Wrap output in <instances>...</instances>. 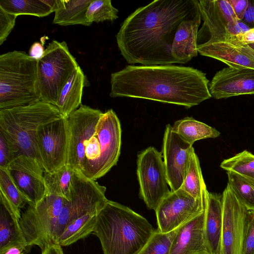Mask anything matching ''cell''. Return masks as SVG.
Wrapping results in <instances>:
<instances>
[{"label": "cell", "mask_w": 254, "mask_h": 254, "mask_svg": "<svg viewBox=\"0 0 254 254\" xmlns=\"http://www.w3.org/2000/svg\"><path fill=\"white\" fill-rule=\"evenodd\" d=\"M14 245L28 247L19 220L9 209L0 202V251Z\"/></svg>", "instance_id": "cell-26"}, {"label": "cell", "mask_w": 254, "mask_h": 254, "mask_svg": "<svg viewBox=\"0 0 254 254\" xmlns=\"http://www.w3.org/2000/svg\"><path fill=\"white\" fill-rule=\"evenodd\" d=\"M155 230L142 215L108 200L97 215L92 233L99 239L104 254H138Z\"/></svg>", "instance_id": "cell-3"}, {"label": "cell", "mask_w": 254, "mask_h": 254, "mask_svg": "<svg viewBox=\"0 0 254 254\" xmlns=\"http://www.w3.org/2000/svg\"></svg>", "instance_id": "cell-46"}, {"label": "cell", "mask_w": 254, "mask_h": 254, "mask_svg": "<svg viewBox=\"0 0 254 254\" xmlns=\"http://www.w3.org/2000/svg\"><path fill=\"white\" fill-rule=\"evenodd\" d=\"M162 158L161 153L152 146L137 154V176L139 195L148 208L154 211L171 191L168 187Z\"/></svg>", "instance_id": "cell-9"}, {"label": "cell", "mask_w": 254, "mask_h": 254, "mask_svg": "<svg viewBox=\"0 0 254 254\" xmlns=\"http://www.w3.org/2000/svg\"><path fill=\"white\" fill-rule=\"evenodd\" d=\"M198 6L203 23L198 31L197 46L224 41L227 27L238 20L229 0H198Z\"/></svg>", "instance_id": "cell-16"}, {"label": "cell", "mask_w": 254, "mask_h": 254, "mask_svg": "<svg viewBox=\"0 0 254 254\" xmlns=\"http://www.w3.org/2000/svg\"><path fill=\"white\" fill-rule=\"evenodd\" d=\"M216 99L254 94V69L228 67L217 71L208 85Z\"/></svg>", "instance_id": "cell-18"}, {"label": "cell", "mask_w": 254, "mask_h": 254, "mask_svg": "<svg viewBox=\"0 0 254 254\" xmlns=\"http://www.w3.org/2000/svg\"><path fill=\"white\" fill-rule=\"evenodd\" d=\"M106 191L105 187L74 170L70 200H65L59 214L53 233V243H55L73 220L87 212L101 209L108 200L105 196Z\"/></svg>", "instance_id": "cell-8"}, {"label": "cell", "mask_w": 254, "mask_h": 254, "mask_svg": "<svg viewBox=\"0 0 254 254\" xmlns=\"http://www.w3.org/2000/svg\"><path fill=\"white\" fill-rule=\"evenodd\" d=\"M206 188L199 159L193 148L190 153L186 174L180 188L195 198H201Z\"/></svg>", "instance_id": "cell-30"}, {"label": "cell", "mask_w": 254, "mask_h": 254, "mask_svg": "<svg viewBox=\"0 0 254 254\" xmlns=\"http://www.w3.org/2000/svg\"><path fill=\"white\" fill-rule=\"evenodd\" d=\"M85 81V76L79 67L64 86L57 106L63 117L67 118L81 105Z\"/></svg>", "instance_id": "cell-24"}, {"label": "cell", "mask_w": 254, "mask_h": 254, "mask_svg": "<svg viewBox=\"0 0 254 254\" xmlns=\"http://www.w3.org/2000/svg\"><path fill=\"white\" fill-rule=\"evenodd\" d=\"M251 28L243 21L236 20L231 22L226 29V40L229 37L244 34Z\"/></svg>", "instance_id": "cell-39"}, {"label": "cell", "mask_w": 254, "mask_h": 254, "mask_svg": "<svg viewBox=\"0 0 254 254\" xmlns=\"http://www.w3.org/2000/svg\"><path fill=\"white\" fill-rule=\"evenodd\" d=\"M180 227L165 233L155 230L138 254H170L173 241Z\"/></svg>", "instance_id": "cell-34"}, {"label": "cell", "mask_w": 254, "mask_h": 254, "mask_svg": "<svg viewBox=\"0 0 254 254\" xmlns=\"http://www.w3.org/2000/svg\"><path fill=\"white\" fill-rule=\"evenodd\" d=\"M14 159L10 146L2 133L0 132V168H7Z\"/></svg>", "instance_id": "cell-38"}, {"label": "cell", "mask_w": 254, "mask_h": 254, "mask_svg": "<svg viewBox=\"0 0 254 254\" xmlns=\"http://www.w3.org/2000/svg\"><path fill=\"white\" fill-rule=\"evenodd\" d=\"M0 202L9 209L18 220L21 217V210L29 203L6 168H0Z\"/></svg>", "instance_id": "cell-27"}, {"label": "cell", "mask_w": 254, "mask_h": 254, "mask_svg": "<svg viewBox=\"0 0 254 254\" xmlns=\"http://www.w3.org/2000/svg\"><path fill=\"white\" fill-rule=\"evenodd\" d=\"M206 74L173 64L129 65L111 74L112 97H131L190 108L209 99Z\"/></svg>", "instance_id": "cell-2"}, {"label": "cell", "mask_w": 254, "mask_h": 254, "mask_svg": "<svg viewBox=\"0 0 254 254\" xmlns=\"http://www.w3.org/2000/svg\"><path fill=\"white\" fill-rule=\"evenodd\" d=\"M205 216L204 206L200 213L180 227L170 254H208L204 237Z\"/></svg>", "instance_id": "cell-20"}, {"label": "cell", "mask_w": 254, "mask_h": 254, "mask_svg": "<svg viewBox=\"0 0 254 254\" xmlns=\"http://www.w3.org/2000/svg\"><path fill=\"white\" fill-rule=\"evenodd\" d=\"M30 250L25 246L14 245L0 251V254H26Z\"/></svg>", "instance_id": "cell-42"}, {"label": "cell", "mask_w": 254, "mask_h": 254, "mask_svg": "<svg viewBox=\"0 0 254 254\" xmlns=\"http://www.w3.org/2000/svg\"><path fill=\"white\" fill-rule=\"evenodd\" d=\"M118 10L112 4L111 0H93L90 4L86 17L91 23L113 21L118 18Z\"/></svg>", "instance_id": "cell-35"}, {"label": "cell", "mask_w": 254, "mask_h": 254, "mask_svg": "<svg viewBox=\"0 0 254 254\" xmlns=\"http://www.w3.org/2000/svg\"><path fill=\"white\" fill-rule=\"evenodd\" d=\"M243 21L251 28H254V0H249V6Z\"/></svg>", "instance_id": "cell-43"}, {"label": "cell", "mask_w": 254, "mask_h": 254, "mask_svg": "<svg viewBox=\"0 0 254 254\" xmlns=\"http://www.w3.org/2000/svg\"><path fill=\"white\" fill-rule=\"evenodd\" d=\"M201 19L200 14L193 19L185 20L179 24L171 51L178 64H186L197 56V37Z\"/></svg>", "instance_id": "cell-22"}, {"label": "cell", "mask_w": 254, "mask_h": 254, "mask_svg": "<svg viewBox=\"0 0 254 254\" xmlns=\"http://www.w3.org/2000/svg\"><path fill=\"white\" fill-rule=\"evenodd\" d=\"M222 197L223 222L219 254H243L248 209L228 184Z\"/></svg>", "instance_id": "cell-12"}, {"label": "cell", "mask_w": 254, "mask_h": 254, "mask_svg": "<svg viewBox=\"0 0 254 254\" xmlns=\"http://www.w3.org/2000/svg\"><path fill=\"white\" fill-rule=\"evenodd\" d=\"M40 100L37 60L23 51L0 55V109L26 106Z\"/></svg>", "instance_id": "cell-5"}, {"label": "cell", "mask_w": 254, "mask_h": 254, "mask_svg": "<svg viewBox=\"0 0 254 254\" xmlns=\"http://www.w3.org/2000/svg\"><path fill=\"white\" fill-rule=\"evenodd\" d=\"M227 175L228 185L237 198L248 210H254V182L232 172Z\"/></svg>", "instance_id": "cell-33"}, {"label": "cell", "mask_w": 254, "mask_h": 254, "mask_svg": "<svg viewBox=\"0 0 254 254\" xmlns=\"http://www.w3.org/2000/svg\"><path fill=\"white\" fill-rule=\"evenodd\" d=\"M96 134L100 142L101 152L92 179L95 181L103 177L117 164L121 153V124L112 109L103 113L97 126Z\"/></svg>", "instance_id": "cell-14"}, {"label": "cell", "mask_w": 254, "mask_h": 254, "mask_svg": "<svg viewBox=\"0 0 254 254\" xmlns=\"http://www.w3.org/2000/svg\"><path fill=\"white\" fill-rule=\"evenodd\" d=\"M36 140L40 162L45 172L54 173L66 164L69 141L67 118L61 117L41 125Z\"/></svg>", "instance_id": "cell-10"}, {"label": "cell", "mask_w": 254, "mask_h": 254, "mask_svg": "<svg viewBox=\"0 0 254 254\" xmlns=\"http://www.w3.org/2000/svg\"><path fill=\"white\" fill-rule=\"evenodd\" d=\"M93 0H57L53 23L62 26H90L86 17L88 8Z\"/></svg>", "instance_id": "cell-23"}, {"label": "cell", "mask_w": 254, "mask_h": 254, "mask_svg": "<svg viewBox=\"0 0 254 254\" xmlns=\"http://www.w3.org/2000/svg\"><path fill=\"white\" fill-rule=\"evenodd\" d=\"M238 20L243 21L249 6V0H229Z\"/></svg>", "instance_id": "cell-40"}, {"label": "cell", "mask_w": 254, "mask_h": 254, "mask_svg": "<svg viewBox=\"0 0 254 254\" xmlns=\"http://www.w3.org/2000/svg\"><path fill=\"white\" fill-rule=\"evenodd\" d=\"M101 209L87 212L73 220L66 226L55 244L68 246L92 233L97 215Z\"/></svg>", "instance_id": "cell-25"}, {"label": "cell", "mask_w": 254, "mask_h": 254, "mask_svg": "<svg viewBox=\"0 0 254 254\" xmlns=\"http://www.w3.org/2000/svg\"><path fill=\"white\" fill-rule=\"evenodd\" d=\"M204 237L208 254H219L223 222L222 194L204 190Z\"/></svg>", "instance_id": "cell-21"}, {"label": "cell", "mask_w": 254, "mask_h": 254, "mask_svg": "<svg viewBox=\"0 0 254 254\" xmlns=\"http://www.w3.org/2000/svg\"><path fill=\"white\" fill-rule=\"evenodd\" d=\"M197 0H155L140 7L123 22L116 35L127 63L141 65L178 64L171 51L179 24L200 14Z\"/></svg>", "instance_id": "cell-1"}, {"label": "cell", "mask_w": 254, "mask_h": 254, "mask_svg": "<svg viewBox=\"0 0 254 254\" xmlns=\"http://www.w3.org/2000/svg\"><path fill=\"white\" fill-rule=\"evenodd\" d=\"M243 254H254V210H248Z\"/></svg>", "instance_id": "cell-37"}, {"label": "cell", "mask_w": 254, "mask_h": 254, "mask_svg": "<svg viewBox=\"0 0 254 254\" xmlns=\"http://www.w3.org/2000/svg\"><path fill=\"white\" fill-rule=\"evenodd\" d=\"M103 114L100 110L81 105L67 117L69 141L66 164L73 170L80 172L85 149Z\"/></svg>", "instance_id": "cell-13"}, {"label": "cell", "mask_w": 254, "mask_h": 254, "mask_svg": "<svg viewBox=\"0 0 254 254\" xmlns=\"http://www.w3.org/2000/svg\"><path fill=\"white\" fill-rule=\"evenodd\" d=\"M17 17L0 7V45L6 40L13 29Z\"/></svg>", "instance_id": "cell-36"}, {"label": "cell", "mask_w": 254, "mask_h": 254, "mask_svg": "<svg viewBox=\"0 0 254 254\" xmlns=\"http://www.w3.org/2000/svg\"><path fill=\"white\" fill-rule=\"evenodd\" d=\"M6 168L18 189L28 199V204L35 205L44 197L47 192L45 171L36 160L21 155Z\"/></svg>", "instance_id": "cell-17"}, {"label": "cell", "mask_w": 254, "mask_h": 254, "mask_svg": "<svg viewBox=\"0 0 254 254\" xmlns=\"http://www.w3.org/2000/svg\"><path fill=\"white\" fill-rule=\"evenodd\" d=\"M247 45H248L251 48L254 50V43H250Z\"/></svg>", "instance_id": "cell-45"}, {"label": "cell", "mask_w": 254, "mask_h": 254, "mask_svg": "<svg viewBox=\"0 0 254 254\" xmlns=\"http://www.w3.org/2000/svg\"><path fill=\"white\" fill-rule=\"evenodd\" d=\"M61 117L56 106L41 101L0 109V132L6 139L14 159L25 155L41 165L37 146L38 129L43 124Z\"/></svg>", "instance_id": "cell-4"}, {"label": "cell", "mask_w": 254, "mask_h": 254, "mask_svg": "<svg viewBox=\"0 0 254 254\" xmlns=\"http://www.w3.org/2000/svg\"><path fill=\"white\" fill-rule=\"evenodd\" d=\"M201 55L220 61L229 67L254 69V50L248 45L215 41L197 46Z\"/></svg>", "instance_id": "cell-19"}, {"label": "cell", "mask_w": 254, "mask_h": 254, "mask_svg": "<svg viewBox=\"0 0 254 254\" xmlns=\"http://www.w3.org/2000/svg\"><path fill=\"white\" fill-rule=\"evenodd\" d=\"M66 200L60 195L47 192L37 204H27L19 222L29 248L36 245L43 250L53 243L55 227Z\"/></svg>", "instance_id": "cell-7"}, {"label": "cell", "mask_w": 254, "mask_h": 254, "mask_svg": "<svg viewBox=\"0 0 254 254\" xmlns=\"http://www.w3.org/2000/svg\"><path fill=\"white\" fill-rule=\"evenodd\" d=\"M45 49H44V44L39 42H34L30 47L29 51V56L38 60L41 58L44 54Z\"/></svg>", "instance_id": "cell-41"}, {"label": "cell", "mask_w": 254, "mask_h": 254, "mask_svg": "<svg viewBox=\"0 0 254 254\" xmlns=\"http://www.w3.org/2000/svg\"><path fill=\"white\" fill-rule=\"evenodd\" d=\"M79 67L65 41L50 42L37 60L40 100L57 107L63 88Z\"/></svg>", "instance_id": "cell-6"}, {"label": "cell", "mask_w": 254, "mask_h": 254, "mask_svg": "<svg viewBox=\"0 0 254 254\" xmlns=\"http://www.w3.org/2000/svg\"><path fill=\"white\" fill-rule=\"evenodd\" d=\"M206 189L201 198H195L181 188L170 191L155 211L157 230L164 233L170 232L200 213L205 206Z\"/></svg>", "instance_id": "cell-11"}, {"label": "cell", "mask_w": 254, "mask_h": 254, "mask_svg": "<svg viewBox=\"0 0 254 254\" xmlns=\"http://www.w3.org/2000/svg\"><path fill=\"white\" fill-rule=\"evenodd\" d=\"M172 128L182 139L191 145L197 140L216 138L220 134L215 128L191 117L176 121Z\"/></svg>", "instance_id": "cell-28"}, {"label": "cell", "mask_w": 254, "mask_h": 254, "mask_svg": "<svg viewBox=\"0 0 254 254\" xmlns=\"http://www.w3.org/2000/svg\"><path fill=\"white\" fill-rule=\"evenodd\" d=\"M220 167L254 182V155L247 150L224 160Z\"/></svg>", "instance_id": "cell-32"}, {"label": "cell", "mask_w": 254, "mask_h": 254, "mask_svg": "<svg viewBox=\"0 0 254 254\" xmlns=\"http://www.w3.org/2000/svg\"><path fill=\"white\" fill-rule=\"evenodd\" d=\"M193 148L173 130L172 126L168 124L166 126L161 153L171 191L181 187Z\"/></svg>", "instance_id": "cell-15"}, {"label": "cell", "mask_w": 254, "mask_h": 254, "mask_svg": "<svg viewBox=\"0 0 254 254\" xmlns=\"http://www.w3.org/2000/svg\"><path fill=\"white\" fill-rule=\"evenodd\" d=\"M74 172V170L67 164L54 173L45 172L44 177L47 192L58 194L69 200Z\"/></svg>", "instance_id": "cell-31"}, {"label": "cell", "mask_w": 254, "mask_h": 254, "mask_svg": "<svg viewBox=\"0 0 254 254\" xmlns=\"http://www.w3.org/2000/svg\"><path fill=\"white\" fill-rule=\"evenodd\" d=\"M42 254H64L62 246L51 243L42 250Z\"/></svg>", "instance_id": "cell-44"}, {"label": "cell", "mask_w": 254, "mask_h": 254, "mask_svg": "<svg viewBox=\"0 0 254 254\" xmlns=\"http://www.w3.org/2000/svg\"><path fill=\"white\" fill-rule=\"evenodd\" d=\"M0 7L17 16L30 15L42 17L54 12L44 0H0Z\"/></svg>", "instance_id": "cell-29"}]
</instances>
